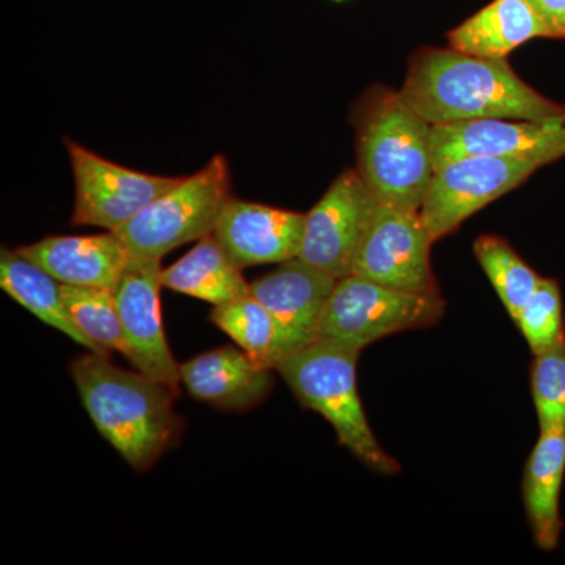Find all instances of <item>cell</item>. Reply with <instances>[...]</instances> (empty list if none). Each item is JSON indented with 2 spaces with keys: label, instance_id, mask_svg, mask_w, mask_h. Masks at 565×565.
<instances>
[{
  "label": "cell",
  "instance_id": "obj_1",
  "mask_svg": "<svg viewBox=\"0 0 565 565\" xmlns=\"http://www.w3.org/2000/svg\"><path fill=\"white\" fill-rule=\"evenodd\" d=\"M397 93L430 126L475 120L565 125V106L530 87L508 58L476 57L451 47L416 51Z\"/></svg>",
  "mask_w": 565,
  "mask_h": 565
},
{
  "label": "cell",
  "instance_id": "obj_2",
  "mask_svg": "<svg viewBox=\"0 0 565 565\" xmlns=\"http://www.w3.org/2000/svg\"><path fill=\"white\" fill-rule=\"evenodd\" d=\"M70 374L96 429L134 470L145 473L180 444L184 422L173 407L178 390L95 352L73 360Z\"/></svg>",
  "mask_w": 565,
  "mask_h": 565
},
{
  "label": "cell",
  "instance_id": "obj_3",
  "mask_svg": "<svg viewBox=\"0 0 565 565\" xmlns=\"http://www.w3.org/2000/svg\"><path fill=\"white\" fill-rule=\"evenodd\" d=\"M430 128L399 93L375 92L356 115L359 173L386 206L419 211L435 170Z\"/></svg>",
  "mask_w": 565,
  "mask_h": 565
},
{
  "label": "cell",
  "instance_id": "obj_4",
  "mask_svg": "<svg viewBox=\"0 0 565 565\" xmlns=\"http://www.w3.org/2000/svg\"><path fill=\"white\" fill-rule=\"evenodd\" d=\"M359 349L332 340H316L289 353L275 366L303 407L329 422L341 446L371 470L397 475L401 465L382 448L371 429L359 386Z\"/></svg>",
  "mask_w": 565,
  "mask_h": 565
},
{
  "label": "cell",
  "instance_id": "obj_5",
  "mask_svg": "<svg viewBox=\"0 0 565 565\" xmlns=\"http://www.w3.org/2000/svg\"><path fill=\"white\" fill-rule=\"evenodd\" d=\"M232 199L228 162L225 156L217 154L200 172L181 178L114 233L131 256L162 259L174 248L199 243L214 233Z\"/></svg>",
  "mask_w": 565,
  "mask_h": 565
},
{
  "label": "cell",
  "instance_id": "obj_6",
  "mask_svg": "<svg viewBox=\"0 0 565 565\" xmlns=\"http://www.w3.org/2000/svg\"><path fill=\"white\" fill-rule=\"evenodd\" d=\"M445 310L440 294L401 291L351 274L338 280L330 294L318 340L363 351L390 334L433 327L444 318Z\"/></svg>",
  "mask_w": 565,
  "mask_h": 565
},
{
  "label": "cell",
  "instance_id": "obj_7",
  "mask_svg": "<svg viewBox=\"0 0 565 565\" xmlns=\"http://www.w3.org/2000/svg\"><path fill=\"white\" fill-rule=\"evenodd\" d=\"M545 166L533 158L471 156L435 170L419 210L430 236L437 243L455 233L468 217Z\"/></svg>",
  "mask_w": 565,
  "mask_h": 565
},
{
  "label": "cell",
  "instance_id": "obj_8",
  "mask_svg": "<svg viewBox=\"0 0 565 565\" xmlns=\"http://www.w3.org/2000/svg\"><path fill=\"white\" fill-rule=\"evenodd\" d=\"M66 148L76 184L71 217L76 226H98L117 232L181 180L136 172L107 161L73 140L66 141Z\"/></svg>",
  "mask_w": 565,
  "mask_h": 565
},
{
  "label": "cell",
  "instance_id": "obj_9",
  "mask_svg": "<svg viewBox=\"0 0 565 565\" xmlns=\"http://www.w3.org/2000/svg\"><path fill=\"white\" fill-rule=\"evenodd\" d=\"M434 243L422 212L379 203L352 274L401 291L440 294L430 266Z\"/></svg>",
  "mask_w": 565,
  "mask_h": 565
},
{
  "label": "cell",
  "instance_id": "obj_10",
  "mask_svg": "<svg viewBox=\"0 0 565 565\" xmlns=\"http://www.w3.org/2000/svg\"><path fill=\"white\" fill-rule=\"evenodd\" d=\"M377 207L359 170H344L308 212L299 258L337 280L348 277Z\"/></svg>",
  "mask_w": 565,
  "mask_h": 565
},
{
  "label": "cell",
  "instance_id": "obj_11",
  "mask_svg": "<svg viewBox=\"0 0 565 565\" xmlns=\"http://www.w3.org/2000/svg\"><path fill=\"white\" fill-rule=\"evenodd\" d=\"M161 273V259L131 256L114 296L125 334L122 355L141 374L178 390L180 364L174 360L162 322Z\"/></svg>",
  "mask_w": 565,
  "mask_h": 565
},
{
  "label": "cell",
  "instance_id": "obj_12",
  "mask_svg": "<svg viewBox=\"0 0 565 565\" xmlns=\"http://www.w3.org/2000/svg\"><path fill=\"white\" fill-rule=\"evenodd\" d=\"M434 170L471 156H514L552 163L565 156V125L475 120L430 128Z\"/></svg>",
  "mask_w": 565,
  "mask_h": 565
},
{
  "label": "cell",
  "instance_id": "obj_13",
  "mask_svg": "<svg viewBox=\"0 0 565 565\" xmlns=\"http://www.w3.org/2000/svg\"><path fill=\"white\" fill-rule=\"evenodd\" d=\"M337 278L302 258L280 263L250 282V294L273 315L280 334V360L319 338V322Z\"/></svg>",
  "mask_w": 565,
  "mask_h": 565
},
{
  "label": "cell",
  "instance_id": "obj_14",
  "mask_svg": "<svg viewBox=\"0 0 565 565\" xmlns=\"http://www.w3.org/2000/svg\"><path fill=\"white\" fill-rule=\"evenodd\" d=\"M307 214L266 204L230 200L214 228V237L241 269L285 263L302 248Z\"/></svg>",
  "mask_w": 565,
  "mask_h": 565
},
{
  "label": "cell",
  "instance_id": "obj_15",
  "mask_svg": "<svg viewBox=\"0 0 565 565\" xmlns=\"http://www.w3.org/2000/svg\"><path fill=\"white\" fill-rule=\"evenodd\" d=\"M273 371L256 363L243 349L222 345L181 363L180 379L195 399L218 411L245 412L273 392Z\"/></svg>",
  "mask_w": 565,
  "mask_h": 565
},
{
  "label": "cell",
  "instance_id": "obj_16",
  "mask_svg": "<svg viewBox=\"0 0 565 565\" xmlns=\"http://www.w3.org/2000/svg\"><path fill=\"white\" fill-rule=\"evenodd\" d=\"M62 285L115 289L131 253L114 232L92 236H47L17 248Z\"/></svg>",
  "mask_w": 565,
  "mask_h": 565
},
{
  "label": "cell",
  "instance_id": "obj_17",
  "mask_svg": "<svg viewBox=\"0 0 565 565\" xmlns=\"http://www.w3.org/2000/svg\"><path fill=\"white\" fill-rule=\"evenodd\" d=\"M534 39H548V32L530 0H493L448 32L451 50L484 58H508Z\"/></svg>",
  "mask_w": 565,
  "mask_h": 565
},
{
  "label": "cell",
  "instance_id": "obj_18",
  "mask_svg": "<svg viewBox=\"0 0 565 565\" xmlns=\"http://www.w3.org/2000/svg\"><path fill=\"white\" fill-rule=\"evenodd\" d=\"M564 476L565 434L541 433L527 457L522 493L535 545L544 552H553L563 534L561 490Z\"/></svg>",
  "mask_w": 565,
  "mask_h": 565
},
{
  "label": "cell",
  "instance_id": "obj_19",
  "mask_svg": "<svg viewBox=\"0 0 565 565\" xmlns=\"http://www.w3.org/2000/svg\"><path fill=\"white\" fill-rule=\"evenodd\" d=\"M62 286L57 278L52 277L35 263L29 262L17 250H9L6 247L0 250V288L3 292L41 322L58 330L74 343L87 349L88 352L103 355L71 318L63 299Z\"/></svg>",
  "mask_w": 565,
  "mask_h": 565
},
{
  "label": "cell",
  "instance_id": "obj_20",
  "mask_svg": "<svg viewBox=\"0 0 565 565\" xmlns=\"http://www.w3.org/2000/svg\"><path fill=\"white\" fill-rule=\"evenodd\" d=\"M163 288L212 305L230 302L250 294L243 269L230 258L214 234L203 237L188 255L162 269Z\"/></svg>",
  "mask_w": 565,
  "mask_h": 565
},
{
  "label": "cell",
  "instance_id": "obj_21",
  "mask_svg": "<svg viewBox=\"0 0 565 565\" xmlns=\"http://www.w3.org/2000/svg\"><path fill=\"white\" fill-rule=\"evenodd\" d=\"M210 321L228 334L256 363L275 370L280 362V334L273 315L247 294L230 302L214 305Z\"/></svg>",
  "mask_w": 565,
  "mask_h": 565
},
{
  "label": "cell",
  "instance_id": "obj_22",
  "mask_svg": "<svg viewBox=\"0 0 565 565\" xmlns=\"http://www.w3.org/2000/svg\"><path fill=\"white\" fill-rule=\"evenodd\" d=\"M473 252L509 316L515 319L537 289L541 275L503 237L482 234L475 241Z\"/></svg>",
  "mask_w": 565,
  "mask_h": 565
},
{
  "label": "cell",
  "instance_id": "obj_23",
  "mask_svg": "<svg viewBox=\"0 0 565 565\" xmlns=\"http://www.w3.org/2000/svg\"><path fill=\"white\" fill-rule=\"evenodd\" d=\"M63 299L71 318L103 355L125 353V334L114 289L63 285Z\"/></svg>",
  "mask_w": 565,
  "mask_h": 565
},
{
  "label": "cell",
  "instance_id": "obj_24",
  "mask_svg": "<svg viewBox=\"0 0 565 565\" xmlns=\"http://www.w3.org/2000/svg\"><path fill=\"white\" fill-rule=\"evenodd\" d=\"M533 355L565 343L563 294L552 278H542L514 319Z\"/></svg>",
  "mask_w": 565,
  "mask_h": 565
},
{
  "label": "cell",
  "instance_id": "obj_25",
  "mask_svg": "<svg viewBox=\"0 0 565 565\" xmlns=\"http://www.w3.org/2000/svg\"><path fill=\"white\" fill-rule=\"evenodd\" d=\"M531 392L541 433L565 434V343L534 355Z\"/></svg>",
  "mask_w": 565,
  "mask_h": 565
},
{
  "label": "cell",
  "instance_id": "obj_26",
  "mask_svg": "<svg viewBox=\"0 0 565 565\" xmlns=\"http://www.w3.org/2000/svg\"><path fill=\"white\" fill-rule=\"evenodd\" d=\"M544 21L548 39H565V0H530Z\"/></svg>",
  "mask_w": 565,
  "mask_h": 565
},
{
  "label": "cell",
  "instance_id": "obj_27",
  "mask_svg": "<svg viewBox=\"0 0 565 565\" xmlns=\"http://www.w3.org/2000/svg\"><path fill=\"white\" fill-rule=\"evenodd\" d=\"M334 2H344V0H334Z\"/></svg>",
  "mask_w": 565,
  "mask_h": 565
}]
</instances>
